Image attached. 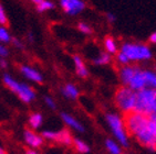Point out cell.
Returning a JSON list of instances; mask_svg holds the SVG:
<instances>
[{"label": "cell", "mask_w": 156, "mask_h": 154, "mask_svg": "<svg viewBox=\"0 0 156 154\" xmlns=\"http://www.w3.org/2000/svg\"><path fill=\"white\" fill-rule=\"evenodd\" d=\"M60 6L68 15H78L85 9L84 0H60Z\"/></svg>", "instance_id": "7"}, {"label": "cell", "mask_w": 156, "mask_h": 154, "mask_svg": "<svg viewBox=\"0 0 156 154\" xmlns=\"http://www.w3.org/2000/svg\"><path fill=\"white\" fill-rule=\"evenodd\" d=\"M112 61V55L111 54L106 53V52H101V53L95 56L93 59V64L96 66H104V65H108L110 64Z\"/></svg>", "instance_id": "16"}, {"label": "cell", "mask_w": 156, "mask_h": 154, "mask_svg": "<svg viewBox=\"0 0 156 154\" xmlns=\"http://www.w3.org/2000/svg\"><path fill=\"white\" fill-rule=\"evenodd\" d=\"M12 44L15 45L16 48H18V49H22V44H21V42L20 40H18V38H12Z\"/></svg>", "instance_id": "29"}, {"label": "cell", "mask_w": 156, "mask_h": 154, "mask_svg": "<svg viewBox=\"0 0 156 154\" xmlns=\"http://www.w3.org/2000/svg\"><path fill=\"white\" fill-rule=\"evenodd\" d=\"M73 138L71 136L68 130H60V131H57L55 132V139H54V142H58V143H61V144H64V145H71L73 144Z\"/></svg>", "instance_id": "14"}, {"label": "cell", "mask_w": 156, "mask_h": 154, "mask_svg": "<svg viewBox=\"0 0 156 154\" xmlns=\"http://www.w3.org/2000/svg\"><path fill=\"white\" fill-rule=\"evenodd\" d=\"M20 71L22 75L31 82H34V83H42L43 82V76L41 75V73L34 69L33 67H31V66L22 65L20 67Z\"/></svg>", "instance_id": "9"}, {"label": "cell", "mask_w": 156, "mask_h": 154, "mask_svg": "<svg viewBox=\"0 0 156 154\" xmlns=\"http://www.w3.org/2000/svg\"><path fill=\"white\" fill-rule=\"evenodd\" d=\"M73 145H74V149L79 153L87 154L90 152V146L81 139H78V138H76V139L73 140Z\"/></svg>", "instance_id": "18"}, {"label": "cell", "mask_w": 156, "mask_h": 154, "mask_svg": "<svg viewBox=\"0 0 156 154\" xmlns=\"http://www.w3.org/2000/svg\"><path fill=\"white\" fill-rule=\"evenodd\" d=\"M7 65H8V63H7L5 59H1V62H0V66H1V68H6Z\"/></svg>", "instance_id": "32"}, {"label": "cell", "mask_w": 156, "mask_h": 154, "mask_svg": "<svg viewBox=\"0 0 156 154\" xmlns=\"http://www.w3.org/2000/svg\"><path fill=\"white\" fill-rule=\"evenodd\" d=\"M26 154H39V153H38L34 149H29V150L26 151Z\"/></svg>", "instance_id": "31"}, {"label": "cell", "mask_w": 156, "mask_h": 154, "mask_svg": "<svg viewBox=\"0 0 156 154\" xmlns=\"http://www.w3.org/2000/svg\"><path fill=\"white\" fill-rule=\"evenodd\" d=\"M122 145L114 139L105 140V149L110 154H122Z\"/></svg>", "instance_id": "15"}, {"label": "cell", "mask_w": 156, "mask_h": 154, "mask_svg": "<svg viewBox=\"0 0 156 154\" xmlns=\"http://www.w3.org/2000/svg\"><path fill=\"white\" fill-rule=\"evenodd\" d=\"M23 139H24V142L27 143V144L32 149L40 148V146L43 144V140H44L42 136L37 134L34 131L29 130V129L24 130Z\"/></svg>", "instance_id": "8"}, {"label": "cell", "mask_w": 156, "mask_h": 154, "mask_svg": "<svg viewBox=\"0 0 156 154\" xmlns=\"http://www.w3.org/2000/svg\"><path fill=\"white\" fill-rule=\"evenodd\" d=\"M42 122H43V117L41 113L39 112H33L29 117V126L31 127V129H39L41 127Z\"/></svg>", "instance_id": "17"}, {"label": "cell", "mask_w": 156, "mask_h": 154, "mask_svg": "<svg viewBox=\"0 0 156 154\" xmlns=\"http://www.w3.org/2000/svg\"><path fill=\"white\" fill-rule=\"evenodd\" d=\"M105 18L108 20V23H115V21H116V17H115L114 13H112V12H108L106 15H105Z\"/></svg>", "instance_id": "27"}, {"label": "cell", "mask_w": 156, "mask_h": 154, "mask_svg": "<svg viewBox=\"0 0 156 154\" xmlns=\"http://www.w3.org/2000/svg\"><path fill=\"white\" fill-rule=\"evenodd\" d=\"M3 83L8 88L13 92L15 94L18 95V97L20 98L21 100L26 102V104H29L36 98V92L31 88L29 85L23 83H19L15 78H12L10 75L5 74L3 75Z\"/></svg>", "instance_id": "6"}, {"label": "cell", "mask_w": 156, "mask_h": 154, "mask_svg": "<svg viewBox=\"0 0 156 154\" xmlns=\"http://www.w3.org/2000/svg\"><path fill=\"white\" fill-rule=\"evenodd\" d=\"M12 41V38L10 35L9 31L5 27H0V43H10Z\"/></svg>", "instance_id": "21"}, {"label": "cell", "mask_w": 156, "mask_h": 154, "mask_svg": "<svg viewBox=\"0 0 156 154\" xmlns=\"http://www.w3.org/2000/svg\"><path fill=\"white\" fill-rule=\"evenodd\" d=\"M31 1H32L34 5H37V6H38V5H40V3H41L43 0H31Z\"/></svg>", "instance_id": "33"}, {"label": "cell", "mask_w": 156, "mask_h": 154, "mask_svg": "<svg viewBox=\"0 0 156 154\" xmlns=\"http://www.w3.org/2000/svg\"><path fill=\"white\" fill-rule=\"evenodd\" d=\"M54 8V3L50 0H43L40 5L37 6V10L39 12H45L49 10H52Z\"/></svg>", "instance_id": "20"}, {"label": "cell", "mask_w": 156, "mask_h": 154, "mask_svg": "<svg viewBox=\"0 0 156 154\" xmlns=\"http://www.w3.org/2000/svg\"><path fill=\"white\" fill-rule=\"evenodd\" d=\"M8 23V17L6 15V11L3 9L2 5L0 3V24H2V25H6Z\"/></svg>", "instance_id": "25"}, {"label": "cell", "mask_w": 156, "mask_h": 154, "mask_svg": "<svg viewBox=\"0 0 156 154\" xmlns=\"http://www.w3.org/2000/svg\"><path fill=\"white\" fill-rule=\"evenodd\" d=\"M146 79L147 87L156 89V67L154 69H146Z\"/></svg>", "instance_id": "19"}, {"label": "cell", "mask_w": 156, "mask_h": 154, "mask_svg": "<svg viewBox=\"0 0 156 154\" xmlns=\"http://www.w3.org/2000/svg\"><path fill=\"white\" fill-rule=\"evenodd\" d=\"M148 41H150V43H152V44L156 45V31L151 34L150 38H148Z\"/></svg>", "instance_id": "30"}, {"label": "cell", "mask_w": 156, "mask_h": 154, "mask_svg": "<svg viewBox=\"0 0 156 154\" xmlns=\"http://www.w3.org/2000/svg\"><path fill=\"white\" fill-rule=\"evenodd\" d=\"M120 51L127 56L131 64L148 62L153 59V51L150 45L142 42H124L120 45Z\"/></svg>", "instance_id": "2"}, {"label": "cell", "mask_w": 156, "mask_h": 154, "mask_svg": "<svg viewBox=\"0 0 156 154\" xmlns=\"http://www.w3.org/2000/svg\"><path fill=\"white\" fill-rule=\"evenodd\" d=\"M0 154H7L6 151H5V150H3L2 148H0Z\"/></svg>", "instance_id": "34"}, {"label": "cell", "mask_w": 156, "mask_h": 154, "mask_svg": "<svg viewBox=\"0 0 156 154\" xmlns=\"http://www.w3.org/2000/svg\"><path fill=\"white\" fill-rule=\"evenodd\" d=\"M135 112L148 117L156 115V89L145 88L136 92Z\"/></svg>", "instance_id": "4"}, {"label": "cell", "mask_w": 156, "mask_h": 154, "mask_svg": "<svg viewBox=\"0 0 156 154\" xmlns=\"http://www.w3.org/2000/svg\"><path fill=\"white\" fill-rule=\"evenodd\" d=\"M117 74H119V79L123 86L129 87L135 92L148 88L146 79V69L141 68L140 66L133 65V64L121 66L119 68Z\"/></svg>", "instance_id": "1"}, {"label": "cell", "mask_w": 156, "mask_h": 154, "mask_svg": "<svg viewBox=\"0 0 156 154\" xmlns=\"http://www.w3.org/2000/svg\"><path fill=\"white\" fill-rule=\"evenodd\" d=\"M114 104L123 115H129L135 111L136 92L127 86L119 87L114 94Z\"/></svg>", "instance_id": "5"}, {"label": "cell", "mask_w": 156, "mask_h": 154, "mask_svg": "<svg viewBox=\"0 0 156 154\" xmlns=\"http://www.w3.org/2000/svg\"><path fill=\"white\" fill-rule=\"evenodd\" d=\"M61 92H62V95L64 96L66 99H71V100L78 99L79 96H80V90H79V88L72 83L66 84V85L61 88Z\"/></svg>", "instance_id": "11"}, {"label": "cell", "mask_w": 156, "mask_h": 154, "mask_svg": "<svg viewBox=\"0 0 156 154\" xmlns=\"http://www.w3.org/2000/svg\"><path fill=\"white\" fill-rule=\"evenodd\" d=\"M78 29L80 32L85 34V35H90L91 33H92V28L87 23H85V22H80L78 24Z\"/></svg>", "instance_id": "23"}, {"label": "cell", "mask_w": 156, "mask_h": 154, "mask_svg": "<svg viewBox=\"0 0 156 154\" xmlns=\"http://www.w3.org/2000/svg\"><path fill=\"white\" fill-rule=\"evenodd\" d=\"M103 46H104V50L106 53L114 55V56L120 51L119 43H117V41L113 36H106L104 38V41H103Z\"/></svg>", "instance_id": "13"}, {"label": "cell", "mask_w": 156, "mask_h": 154, "mask_svg": "<svg viewBox=\"0 0 156 154\" xmlns=\"http://www.w3.org/2000/svg\"><path fill=\"white\" fill-rule=\"evenodd\" d=\"M105 121L112 134L123 148L129 145V134L126 129L124 118L116 112H108L105 115Z\"/></svg>", "instance_id": "3"}, {"label": "cell", "mask_w": 156, "mask_h": 154, "mask_svg": "<svg viewBox=\"0 0 156 154\" xmlns=\"http://www.w3.org/2000/svg\"><path fill=\"white\" fill-rule=\"evenodd\" d=\"M148 128L153 136L156 138V115L148 117Z\"/></svg>", "instance_id": "24"}, {"label": "cell", "mask_w": 156, "mask_h": 154, "mask_svg": "<svg viewBox=\"0 0 156 154\" xmlns=\"http://www.w3.org/2000/svg\"><path fill=\"white\" fill-rule=\"evenodd\" d=\"M115 62L121 66H125V65H129L131 63H129V59H127V56H126L125 54L122 53L121 51H119V53L115 55Z\"/></svg>", "instance_id": "22"}, {"label": "cell", "mask_w": 156, "mask_h": 154, "mask_svg": "<svg viewBox=\"0 0 156 154\" xmlns=\"http://www.w3.org/2000/svg\"><path fill=\"white\" fill-rule=\"evenodd\" d=\"M61 119L62 121L66 123L69 128H71L72 130L76 131V132H84V126L82 125L81 122L79 121L78 119H75L73 116L69 115L66 112H62L61 113Z\"/></svg>", "instance_id": "10"}, {"label": "cell", "mask_w": 156, "mask_h": 154, "mask_svg": "<svg viewBox=\"0 0 156 154\" xmlns=\"http://www.w3.org/2000/svg\"><path fill=\"white\" fill-rule=\"evenodd\" d=\"M44 102H45V105H47L49 108H51V109H55V107H57V105H55V101H54L53 98L50 97V96H47V97H44Z\"/></svg>", "instance_id": "26"}, {"label": "cell", "mask_w": 156, "mask_h": 154, "mask_svg": "<svg viewBox=\"0 0 156 154\" xmlns=\"http://www.w3.org/2000/svg\"><path fill=\"white\" fill-rule=\"evenodd\" d=\"M73 63H74L75 67V73L81 77V78H87L89 76V69H87V65L82 57L80 55H74L73 56Z\"/></svg>", "instance_id": "12"}, {"label": "cell", "mask_w": 156, "mask_h": 154, "mask_svg": "<svg viewBox=\"0 0 156 154\" xmlns=\"http://www.w3.org/2000/svg\"><path fill=\"white\" fill-rule=\"evenodd\" d=\"M8 55V51L5 48V45L0 43V56H7Z\"/></svg>", "instance_id": "28"}, {"label": "cell", "mask_w": 156, "mask_h": 154, "mask_svg": "<svg viewBox=\"0 0 156 154\" xmlns=\"http://www.w3.org/2000/svg\"><path fill=\"white\" fill-rule=\"evenodd\" d=\"M0 62H1V59H0Z\"/></svg>", "instance_id": "35"}]
</instances>
